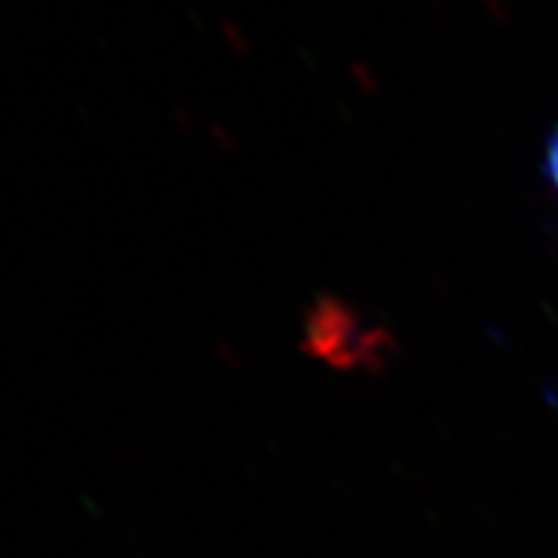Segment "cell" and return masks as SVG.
Instances as JSON below:
<instances>
[{
  "label": "cell",
  "instance_id": "cell-1",
  "mask_svg": "<svg viewBox=\"0 0 558 558\" xmlns=\"http://www.w3.org/2000/svg\"><path fill=\"white\" fill-rule=\"evenodd\" d=\"M303 347L339 373H373L393 357V337L331 295L318 298L305 313Z\"/></svg>",
  "mask_w": 558,
  "mask_h": 558
},
{
  "label": "cell",
  "instance_id": "cell-2",
  "mask_svg": "<svg viewBox=\"0 0 558 558\" xmlns=\"http://www.w3.org/2000/svg\"><path fill=\"white\" fill-rule=\"evenodd\" d=\"M543 177H546L550 190L558 194V128L550 130L546 148H543Z\"/></svg>",
  "mask_w": 558,
  "mask_h": 558
}]
</instances>
